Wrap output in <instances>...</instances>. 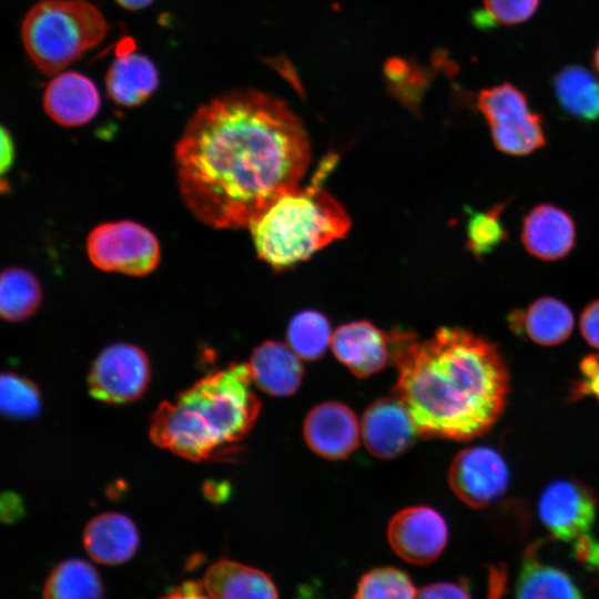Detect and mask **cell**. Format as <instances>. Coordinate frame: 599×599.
<instances>
[{"label":"cell","mask_w":599,"mask_h":599,"mask_svg":"<svg viewBox=\"0 0 599 599\" xmlns=\"http://www.w3.org/2000/svg\"><path fill=\"white\" fill-rule=\"evenodd\" d=\"M540 0H483L485 22L501 26L519 24L530 19Z\"/></svg>","instance_id":"obj_30"},{"label":"cell","mask_w":599,"mask_h":599,"mask_svg":"<svg viewBox=\"0 0 599 599\" xmlns=\"http://www.w3.org/2000/svg\"><path fill=\"white\" fill-rule=\"evenodd\" d=\"M203 586L212 599H280L267 573L225 558L207 568Z\"/></svg>","instance_id":"obj_19"},{"label":"cell","mask_w":599,"mask_h":599,"mask_svg":"<svg viewBox=\"0 0 599 599\" xmlns=\"http://www.w3.org/2000/svg\"><path fill=\"white\" fill-rule=\"evenodd\" d=\"M83 546L95 562L106 566L122 565L136 552L139 530L131 518L120 512H103L84 527Z\"/></svg>","instance_id":"obj_17"},{"label":"cell","mask_w":599,"mask_h":599,"mask_svg":"<svg viewBox=\"0 0 599 599\" xmlns=\"http://www.w3.org/2000/svg\"><path fill=\"white\" fill-rule=\"evenodd\" d=\"M153 0H115V2L126 10H140L149 6Z\"/></svg>","instance_id":"obj_40"},{"label":"cell","mask_w":599,"mask_h":599,"mask_svg":"<svg viewBox=\"0 0 599 599\" xmlns=\"http://www.w3.org/2000/svg\"><path fill=\"white\" fill-rule=\"evenodd\" d=\"M20 498L17 495L8 493L2 496L1 508L2 518L6 521L17 520L23 515V507Z\"/></svg>","instance_id":"obj_37"},{"label":"cell","mask_w":599,"mask_h":599,"mask_svg":"<svg viewBox=\"0 0 599 599\" xmlns=\"http://www.w3.org/2000/svg\"><path fill=\"white\" fill-rule=\"evenodd\" d=\"M517 334H524L544 346L558 345L566 341L573 328L570 308L554 297H541L526 309H517L508 318Z\"/></svg>","instance_id":"obj_21"},{"label":"cell","mask_w":599,"mask_h":599,"mask_svg":"<svg viewBox=\"0 0 599 599\" xmlns=\"http://www.w3.org/2000/svg\"><path fill=\"white\" fill-rule=\"evenodd\" d=\"M416 599H471L467 588L461 583L440 581L423 587Z\"/></svg>","instance_id":"obj_32"},{"label":"cell","mask_w":599,"mask_h":599,"mask_svg":"<svg viewBox=\"0 0 599 599\" xmlns=\"http://www.w3.org/2000/svg\"><path fill=\"white\" fill-rule=\"evenodd\" d=\"M333 333L329 322L319 312L307 309L297 313L287 326L290 347L307 361L317 359L324 355L331 345Z\"/></svg>","instance_id":"obj_26"},{"label":"cell","mask_w":599,"mask_h":599,"mask_svg":"<svg viewBox=\"0 0 599 599\" xmlns=\"http://www.w3.org/2000/svg\"><path fill=\"white\" fill-rule=\"evenodd\" d=\"M311 161L304 125L280 99L235 90L199 106L174 149L183 203L213 229H245L300 186Z\"/></svg>","instance_id":"obj_1"},{"label":"cell","mask_w":599,"mask_h":599,"mask_svg":"<svg viewBox=\"0 0 599 599\" xmlns=\"http://www.w3.org/2000/svg\"><path fill=\"white\" fill-rule=\"evenodd\" d=\"M205 497L212 502H223L230 495L226 483L206 481L203 486Z\"/></svg>","instance_id":"obj_39"},{"label":"cell","mask_w":599,"mask_h":599,"mask_svg":"<svg viewBox=\"0 0 599 599\" xmlns=\"http://www.w3.org/2000/svg\"><path fill=\"white\" fill-rule=\"evenodd\" d=\"M106 31L103 14L85 0H42L23 19L21 38L34 65L52 75L97 47Z\"/></svg>","instance_id":"obj_5"},{"label":"cell","mask_w":599,"mask_h":599,"mask_svg":"<svg viewBox=\"0 0 599 599\" xmlns=\"http://www.w3.org/2000/svg\"><path fill=\"white\" fill-rule=\"evenodd\" d=\"M387 540L395 554L413 565L435 561L448 540L443 516L427 506H413L398 511L387 526Z\"/></svg>","instance_id":"obj_10"},{"label":"cell","mask_w":599,"mask_h":599,"mask_svg":"<svg viewBox=\"0 0 599 599\" xmlns=\"http://www.w3.org/2000/svg\"><path fill=\"white\" fill-rule=\"evenodd\" d=\"M336 156L323 160L312 181L278 197L248 226L257 256L274 268H285L343 238L352 222L344 206L323 182Z\"/></svg>","instance_id":"obj_4"},{"label":"cell","mask_w":599,"mask_h":599,"mask_svg":"<svg viewBox=\"0 0 599 599\" xmlns=\"http://www.w3.org/2000/svg\"><path fill=\"white\" fill-rule=\"evenodd\" d=\"M159 599H212L203 582L187 580L174 587Z\"/></svg>","instance_id":"obj_35"},{"label":"cell","mask_w":599,"mask_h":599,"mask_svg":"<svg viewBox=\"0 0 599 599\" xmlns=\"http://www.w3.org/2000/svg\"><path fill=\"white\" fill-rule=\"evenodd\" d=\"M593 68L599 75V43L597 44L595 52H593Z\"/></svg>","instance_id":"obj_41"},{"label":"cell","mask_w":599,"mask_h":599,"mask_svg":"<svg viewBox=\"0 0 599 599\" xmlns=\"http://www.w3.org/2000/svg\"><path fill=\"white\" fill-rule=\"evenodd\" d=\"M247 365L254 385L271 396L294 394L304 375L301 357L290 345L277 341H266L255 347Z\"/></svg>","instance_id":"obj_18"},{"label":"cell","mask_w":599,"mask_h":599,"mask_svg":"<svg viewBox=\"0 0 599 599\" xmlns=\"http://www.w3.org/2000/svg\"><path fill=\"white\" fill-rule=\"evenodd\" d=\"M43 599H103V585L99 572L82 559H67L48 575Z\"/></svg>","instance_id":"obj_24"},{"label":"cell","mask_w":599,"mask_h":599,"mask_svg":"<svg viewBox=\"0 0 599 599\" xmlns=\"http://www.w3.org/2000/svg\"><path fill=\"white\" fill-rule=\"evenodd\" d=\"M42 301V290L38 278L22 267H8L0 280V314L11 323L32 316Z\"/></svg>","instance_id":"obj_25"},{"label":"cell","mask_w":599,"mask_h":599,"mask_svg":"<svg viewBox=\"0 0 599 599\" xmlns=\"http://www.w3.org/2000/svg\"><path fill=\"white\" fill-rule=\"evenodd\" d=\"M505 203H498L485 212H471L467 222V248L481 258L490 254L508 237L500 215Z\"/></svg>","instance_id":"obj_29"},{"label":"cell","mask_w":599,"mask_h":599,"mask_svg":"<svg viewBox=\"0 0 599 599\" xmlns=\"http://www.w3.org/2000/svg\"><path fill=\"white\" fill-rule=\"evenodd\" d=\"M146 354L136 345L114 343L104 347L88 375L90 395L100 402L121 405L140 398L150 383Z\"/></svg>","instance_id":"obj_8"},{"label":"cell","mask_w":599,"mask_h":599,"mask_svg":"<svg viewBox=\"0 0 599 599\" xmlns=\"http://www.w3.org/2000/svg\"><path fill=\"white\" fill-rule=\"evenodd\" d=\"M581 379L576 394L592 395L599 400V356L589 355L580 363Z\"/></svg>","instance_id":"obj_31"},{"label":"cell","mask_w":599,"mask_h":599,"mask_svg":"<svg viewBox=\"0 0 599 599\" xmlns=\"http://www.w3.org/2000/svg\"><path fill=\"white\" fill-rule=\"evenodd\" d=\"M573 555L586 568L599 573V540L586 534L573 542Z\"/></svg>","instance_id":"obj_33"},{"label":"cell","mask_w":599,"mask_h":599,"mask_svg":"<svg viewBox=\"0 0 599 599\" xmlns=\"http://www.w3.org/2000/svg\"><path fill=\"white\" fill-rule=\"evenodd\" d=\"M477 106L489 124L496 148L511 155L529 154L546 143L542 121L526 95L510 83L484 89Z\"/></svg>","instance_id":"obj_6"},{"label":"cell","mask_w":599,"mask_h":599,"mask_svg":"<svg viewBox=\"0 0 599 599\" xmlns=\"http://www.w3.org/2000/svg\"><path fill=\"white\" fill-rule=\"evenodd\" d=\"M361 427L356 415L338 402L313 407L303 424V435L312 451L326 459L348 457L359 443Z\"/></svg>","instance_id":"obj_12"},{"label":"cell","mask_w":599,"mask_h":599,"mask_svg":"<svg viewBox=\"0 0 599 599\" xmlns=\"http://www.w3.org/2000/svg\"><path fill=\"white\" fill-rule=\"evenodd\" d=\"M41 395L33 382L19 374L2 373L0 407L4 416L16 419L35 417L41 410Z\"/></svg>","instance_id":"obj_28"},{"label":"cell","mask_w":599,"mask_h":599,"mask_svg":"<svg viewBox=\"0 0 599 599\" xmlns=\"http://www.w3.org/2000/svg\"><path fill=\"white\" fill-rule=\"evenodd\" d=\"M159 74L153 62L143 54L124 51L108 70L105 87L108 95L119 105L136 106L155 91Z\"/></svg>","instance_id":"obj_20"},{"label":"cell","mask_w":599,"mask_h":599,"mask_svg":"<svg viewBox=\"0 0 599 599\" xmlns=\"http://www.w3.org/2000/svg\"><path fill=\"white\" fill-rule=\"evenodd\" d=\"M394 387L419 436L469 440L487 432L504 409L508 373L495 345L457 327L427 339L389 332Z\"/></svg>","instance_id":"obj_2"},{"label":"cell","mask_w":599,"mask_h":599,"mask_svg":"<svg viewBox=\"0 0 599 599\" xmlns=\"http://www.w3.org/2000/svg\"><path fill=\"white\" fill-rule=\"evenodd\" d=\"M521 241L535 257L545 261L562 258L575 245V222L564 210L539 204L524 220Z\"/></svg>","instance_id":"obj_16"},{"label":"cell","mask_w":599,"mask_h":599,"mask_svg":"<svg viewBox=\"0 0 599 599\" xmlns=\"http://www.w3.org/2000/svg\"><path fill=\"white\" fill-rule=\"evenodd\" d=\"M14 154H16V149H14L13 139L10 132L4 126H2L1 128V156H0V160H1L0 169H1L2 174H4L7 171L10 170L14 161Z\"/></svg>","instance_id":"obj_36"},{"label":"cell","mask_w":599,"mask_h":599,"mask_svg":"<svg viewBox=\"0 0 599 599\" xmlns=\"http://www.w3.org/2000/svg\"><path fill=\"white\" fill-rule=\"evenodd\" d=\"M516 599H585L572 578L560 568L525 555L516 581Z\"/></svg>","instance_id":"obj_22"},{"label":"cell","mask_w":599,"mask_h":599,"mask_svg":"<svg viewBox=\"0 0 599 599\" xmlns=\"http://www.w3.org/2000/svg\"><path fill=\"white\" fill-rule=\"evenodd\" d=\"M506 582L505 570L493 567L489 570V593L487 599H501Z\"/></svg>","instance_id":"obj_38"},{"label":"cell","mask_w":599,"mask_h":599,"mask_svg":"<svg viewBox=\"0 0 599 599\" xmlns=\"http://www.w3.org/2000/svg\"><path fill=\"white\" fill-rule=\"evenodd\" d=\"M554 92L561 109L572 118L599 119V79L580 65H567L554 78Z\"/></svg>","instance_id":"obj_23"},{"label":"cell","mask_w":599,"mask_h":599,"mask_svg":"<svg viewBox=\"0 0 599 599\" xmlns=\"http://www.w3.org/2000/svg\"><path fill=\"white\" fill-rule=\"evenodd\" d=\"M331 347L335 357L362 378L378 373L390 361L389 333L368 321H354L337 327Z\"/></svg>","instance_id":"obj_14"},{"label":"cell","mask_w":599,"mask_h":599,"mask_svg":"<svg viewBox=\"0 0 599 599\" xmlns=\"http://www.w3.org/2000/svg\"><path fill=\"white\" fill-rule=\"evenodd\" d=\"M100 93L85 75L67 71L55 74L43 94V108L55 123L81 126L92 121L100 110Z\"/></svg>","instance_id":"obj_15"},{"label":"cell","mask_w":599,"mask_h":599,"mask_svg":"<svg viewBox=\"0 0 599 599\" xmlns=\"http://www.w3.org/2000/svg\"><path fill=\"white\" fill-rule=\"evenodd\" d=\"M538 515L555 538L576 541L589 534L596 517V504L590 491L580 483L559 479L542 491Z\"/></svg>","instance_id":"obj_11"},{"label":"cell","mask_w":599,"mask_h":599,"mask_svg":"<svg viewBox=\"0 0 599 599\" xmlns=\"http://www.w3.org/2000/svg\"><path fill=\"white\" fill-rule=\"evenodd\" d=\"M361 432L367 450L380 459L399 456L419 435L397 397H384L369 405L363 415Z\"/></svg>","instance_id":"obj_13"},{"label":"cell","mask_w":599,"mask_h":599,"mask_svg":"<svg viewBox=\"0 0 599 599\" xmlns=\"http://www.w3.org/2000/svg\"><path fill=\"white\" fill-rule=\"evenodd\" d=\"M580 331L589 345L599 348V298L585 307L580 316Z\"/></svg>","instance_id":"obj_34"},{"label":"cell","mask_w":599,"mask_h":599,"mask_svg":"<svg viewBox=\"0 0 599 599\" xmlns=\"http://www.w3.org/2000/svg\"><path fill=\"white\" fill-rule=\"evenodd\" d=\"M409 575L393 566L366 571L357 581L353 599H416Z\"/></svg>","instance_id":"obj_27"},{"label":"cell","mask_w":599,"mask_h":599,"mask_svg":"<svg viewBox=\"0 0 599 599\" xmlns=\"http://www.w3.org/2000/svg\"><path fill=\"white\" fill-rule=\"evenodd\" d=\"M508 480V468L500 454L484 446L461 450L448 474L454 494L474 508L486 507L501 497Z\"/></svg>","instance_id":"obj_9"},{"label":"cell","mask_w":599,"mask_h":599,"mask_svg":"<svg viewBox=\"0 0 599 599\" xmlns=\"http://www.w3.org/2000/svg\"><path fill=\"white\" fill-rule=\"evenodd\" d=\"M91 263L104 272L143 276L156 268L161 258L158 237L133 221L104 222L88 235Z\"/></svg>","instance_id":"obj_7"},{"label":"cell","mask_w":599,"mask_h":599,"mask_svg":"<svg viewBox=\"0 0 599 599\" xmlns=\"http://www.w3.org/2000/svg\"><path fill=\"white\" fill-rule=\"evenodd\" d=\"M252 383L244 363L209 373L159 405L150 418L152 443L193 461L231 458L261 409Z\"/></svg>","instance_id":"obj_3"}]
</instances>
